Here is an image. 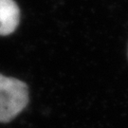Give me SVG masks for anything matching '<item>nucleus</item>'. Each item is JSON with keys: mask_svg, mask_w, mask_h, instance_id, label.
Returning <instances> with one entry per match:
<instances>
[{"mask_svg": "<svg viewBox=\"0 0 128 128\" xmlns=\"http://www.w3.org/2000/svg\"><path fill=\"white\" fill-rule=\"evenodd\" d=\"M28 102L25 82L0 74V122H9L19 115Z\"/></svg>", "mask_w": 128, "mask_h": 128, "instance_id": "1", "label": "nucleus"}, {"mask_svg": "<svg viewBox=\"0 0 128 128\" xmlns=\"http://www.w3.org/2000/svg\"><path fill=\"white\" fill-rule=\"evenodd\" d=\"M20 21V10L14 0H0V36L16 30Z\"/></svg>", "mask_w": 128, "mask_h": 128, "instance_id": "2", "label": "nucleus"}]
</instances>
